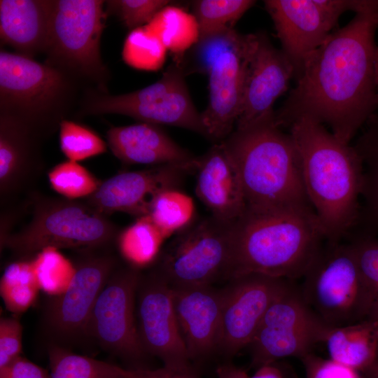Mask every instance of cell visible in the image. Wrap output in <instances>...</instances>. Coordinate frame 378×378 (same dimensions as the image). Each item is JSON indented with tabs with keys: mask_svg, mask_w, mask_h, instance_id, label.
I'll return each mask as SVG.
<instances>
[{
	"mask_svg": "<svg viewBox=\"0 0 378 378\" xmlns=\"http://www.w3.org/2000/svg\"><path fill=\"white\" fill-rule=\"evenodd\" d=\"M378 7L355 13L308 57L295 86L274 111L289 127L306 118L350 144L378 112Z\"/></svg>",
	"mask_w": 378,
	"mask_h": 378,
	"instance_id": "cell-1",
	"label": "cell"
},
{
	"mask_svg": "<svg viewBox=\"0 0 378 378\" xmlns=\"http://www.w3.org/2000/svg\"><path fill=\"white\" fill-rule=\"evenodd\" d=\"M289 130L300 153L307 195L325 239L340 242L359 223L361 159L353 145L320 123L303 118Z\"/></svg>",
	"mask_w": 378,
	"mask_h": 378,
	"instance_id": "cell-2",
	"label": "cell"
},
{
	"mask_svg": "<svg viewBox=\"0 0 378 378\" xmlns=\"http://www.w3.org/2000/svg\"><path fill=\"white\" fill-rule=\"evenodd\" d=\"M325 237L311 206L246 209L234 223L227 281L256 273L294 280L302 278Z\"/></svg>",
	"mask_w": 378,
	"mask_h": 378,
	"instance_id": "cell-3",
	"label": "cell"
},
{
	"mask_svg": "<svg viewBox=\"0 0 378 378\" xmlns=\"http://www.w3.org/2000/svg\"><path fill=\"white\" fill-rule=\"evenodd\" d=\"M223 141L239 169L247 209L312 207L297 146L290 132L275 124L274 115L235 130Z\"/></svg>",
	"mask_w": 378,
	"mask_h": 378,
	"instance_id": "cell-4",
	"label": "cell"
},
{
	"mask_svg": "<svg viewBox=\"0 0 378 378\" xmlns=\"http://www.w3.org/2000/svg\"><path fill=\"white\" fill-rule=\"evenodd\" d=\"M76 80L57 66L1 50V115L18 119L45 137L64 120Z\"/></svg>",
	"mask_w": 378,
	"mask_h": 378,
	"instance_id": "cell-5",
	"label": "cell"
},
{
	"mask_svg": "<svg viewBox=\"0 0 378 378\" xmlns=\"http://www.w3.org/2000/svg\"><path fill=\"white\" fill-rule=\"evenodd\" d=\"M118 228L107 216L86 202L44 197L34 202L30 221L1 244L14 253L27 256L48 248H94L108 244Z\"/></svg>",
	"mask_w": 378,
	"mask_h": 378,
	"instance_id": "cell-6",
	"label": "cell"
},
{
	"mask_svg": "<svg viewBox=\"0 0 378 378\" xmlns=\"http://www.w3.org/2000/svg\"><path fill=\"white\" fill-rule=\"evenodd\" d=\"M302 278V298L327 326L368 319L369 294L349 243L326 241Z\"/></svg>",
	"mask_w": 378,
	"mask_h": 378,
	"instance_id": "cell-7",
	"label": "cell"
},
{
	"mask_svg": "<svg viewBox=\"0 0 378 378\" xmlns=\"http://www.w3.org/2000/svg\"><path fill=\"white\" fill-rule=\"evenodd\" d=\"M104 1H54L46 63L76 79L91 81L101 92L106 88L108 70L100 54V39L106 12Z\"/></svg>",
	"mask_w": 378,
	"mask_h": 378,
	"instance_id": "cell-8",
	"label": "cell"
},
{
	"mask_svg": "<svg viewBox=\"0 0 378 378\" xmlns=\"http://www.w3.org/2000/svg\"><path fill=\"white\" fill-rule=\"evenodd\" d=\"M80 113L124 115L141 122L179 127L206 137L201 114L185 81L184 69L178 63L170 65L155 83L134 92L118 95L88 92Z\"/></svg>",
	"mask_w": 378,
	"mask_h": 378,
	"instance_id": "cell-9",
	"label": "cell"
},
{
	"mask_svg": "<svg viewBox=\"0 0 378 378\" xmlns=\"http://www.w3.org/2000/svg\"><path fill=\"white\" fill-rule=\"evenodd\" d=\"M234 223L212 216L194 221L161 253L156 270L172 287L211 286L218 279L227 280Z\"/></svg>",
	"mask_w": 378,
	"mask_h": 378,
	"instance_id": "cell-10",
	"label": "cell"
},
{
	"mask_svg": "<svg viewBox=\"0 0 378 378\" xmlns=\"http://www.w3.org/2000/svg\"><path fill=\"white\" fill-rule=\"evenodd\" d=\"M291 281L272 302L248 345L251 365L256 369L287 357L301 359L323 342L330 327Z\"/></svg>",
	"mask_w": 378,
	"mask_h": 378,
	"instance_id": "cell-11",
	"label": "cell"
},
{
	"mask_svg": "<svg viewBox=\"0 0 378 378\" xmlns=\"http://www.w3.org/2000/svg\"><path fill=\"white\" fill-rule=\"evenodd\" d=\"M280 41L297 80L308 57L327 39L346 11L367 10L372 0H265Z\"/></svg>",
	"mask_w": 378,
	"mask_h": 378,
	"instance_id": "cell-12",
	"label": "cell"
},
{
	"mask_svg": "<svg viewBox=\"0 0 378 378\" xmlns=\"http://www.w3.org/2000/svg\"><path fill=\"white\" fill-rule=\"evenodd\" d=\"M290 281L256 273L230 279L220 289L218 351L232 356L248 346L267 309Z\"/></svg>",
	"mask_w": 378,
	"mask_h": 378,
	"instance_id": "cell-13",
	"label": "cell"
},
{
	"mask_svg": "<svg viewBox=\"0 0 378 378\" xmlns=\"http://www.w3.org/2000/svg\"><path fill=\"white\" fill-rule=\"evenodd\" d=\"M141 277L132 267L114 271L99 295L87 329L105 349L132 361L146 354L135 319V295Z\"/></svg>",
	"mask_w": 378,
	"mask_h": 378,
	"instance_id": "cell-14",
	"label": "cell"
},
{
	"mask_svg": "<svg viewBox=\"0 0 378 378\" xmlns=\"http://www.w3.org/2000/svg\"><path fill=\"white\" fill-rule=\"evenodd\" d=\"M136 312L137 330L146 353L171 368L191 366L174 304L172 287L155 270L141 277Z\"/></svg>",
	"mask_w": 378,
	"mask_h": 378,
	"instance_id": "cell-15",
	"label": "cell"
},
{
	"mask_svg": "<svg viewBox=\"0 0 378 378\" xmlns=\"http://www.w3.org/2000/svg\"><path fill=\"white\" fill-rule=\"evenodd\" d=\"M257 41L256 34H241L223 52L208 74L209 101L201 118L206 137L219 143L233 132L239 115L248 62Z\"/></svg>",
	"mask_w": 378,
	"mask_h": 378,
	"instance_id": "cell-16",
	"label": "cell"
},
{
	"mask_svg": "<svg viewBox=\"0 0 378 378\" xmlns=\"http://www.w3.org/2000/svg\"><path fill=\"white\" fill-rule=\"evenodd\" d=\"M195 162L164 164L119 173L101 183L85 202L108 216L122 212L140 218L147 216L156 196L164 190L178 188L184 177L195 172Z\"/></svg>",
	"mask_w": 378,
	"mask_h": 378,
	"instance_id": "cell-17",
	"label": "cell"
},
{
	"mask_svg": "<svg viewBox=\"0 0 378 378\" xmlns=\"http://www.w3.org/2000/svg\"><path fill=\"white\" fill-rule=\"evenodd\" d=\"M294 68L281 49L267 34L257 33L244 81L236 129L241 130L274 115L275 101L288 88Z\"/></svg>",
	"mask_w": 378,
	"mask_h": 378,
	"instance_id": "cell-18",
	"label": "cell"
},
{
	"mask_svg": "<svg viewBox=\"0 0 378 378\" xmlns=\"http://www.w3.org/2000/svg\"><path fill=\"white\" fill-rule=\"evenodd\" d=\"M112 256L88 258L76 267L67 288L55 296L48 312V322L57 332L71 335L88 329L99 294L114 272Z\"/></svg>",
	"mask_w": 378,
	"mask_h": 378,
	"instance_id": "cell-19",
	"label": "cell"
},
{
	"mask_svg": "<svg viewBox=\"0 0 378 378\" xmlns=\"http://www.w3.org/2000/svg\"><path fill=\"white\" fill-rule=\"evenodd\" d=\"M172 290L178 326L190 361L200 360L217 351L221 290L211 285L172 287Z\"/></svg>",
	"mask_w": 378,
	"mask_h": 378,
	"instance_id": "cell-20",
	"label": "cell"
},
{
	"mask_svg": "<svg viewBox=\"0 0 378 378\" xmlns=\"http://www.w3.org/2000/svg\"><path fill=\"white\" fill-rule=\"evenodd\" d=\"M195 192L213 217L235 222L246 209L240 174L223 141L198 158Z\"/></svg>",
	"mask_w": 378,
	"mask_h": 378,
	"instance_id": "cell-21",
	"label": "cell"
},
{
	"mask_svg": "<svg viewBox=\"0 0 378 378\" xmlns=\"http://www.w3.org/2000/svg\"><path fill=\"white\" fill-rule=\"evenodd\" d=\"M28 125L13 117L0 118V195L2 203L26 189L42 169L39 141Z\"/></svg>",
	"mask_w": 378,
	"mask_h": 378,
	"instance_id": "cell-22",
	"label": "cell"
},
{
	"mask_svg": "<svg viewBox=\"0 0 378 378\" xmlns=\"http://www.w3.org/2000/svg\"><path fill=\"white\" fill-rule=\"evenodd\" d=\"M107 143L113 154L125 164L154 166L188 164L197 161L157 125L140 122L112 127Z\"/></svg>",
	"mask_w": 378,
	"mask_h": 378,
	"instance_id": "cell-23",
	"label": "cell"
},
{
	"mask_svg": "<svg viewBox=\"0 0 378 378\" xmlns=\"http://www.w3.org/2000/svg\"><path fill=\"white\" fill-rule=\"evenodd\" d=\"M53 5L54 1L47 0H1V41L31 58L46 52Z\"/></svg>",
	"mask_w": 378,
	"mask_h": 378,
	"instance_id": "cell-24",
	"label": "cell"
},
{
	"mask_svg": "<svg viewBox=\"0 0 378 378\" xmlns=\"http://www.w3.org/2000/svg\"><path fill=\"white\" fill-rule=\"evenodd\" d=\"M323 343L329 358L362 372L378 359V321L329 327Z\"/></svg>",
	"mask_w": 378,
	"mask_h": 378,
	"instance_id": "cell-25",
	"label": "cell"
},
{
	"mask_svg": "<svg viewBox=\"0 0 378 378\" xmlns=\"http://www.w3.org/2000/svg\"><path fill=\"white\" fill-rule=\"evenodd\" d=\"M363 167L360 217L361 230L378 232V112L368 120L353 145Z\"/></svg>",
	"mask_w": 378,
	"mask_h": 378,
	"instance_id": "cell-26",
	"label": "cell"
},
{
	"mask_svg": "<svg viewBox=\"0 0 378 378\" xmlns=\"http://www.w3.org/2000/svg\"><path fill=\"white\" fill-rule=\"evenodd\" d=\"M143 27L174 55L178 64L181 63L185 52L197 43L200 38L195 15L174 6L163 8Z\"/></svg>",
	"mask_w": 378,
	"mask_h": 378,
	"instance_id": "cell-27",
	"label": "cell"
},
{
	"mask_svg": "<svg viewBox=\"0 0 378 378\" xmlns=\"http://www.w3.org/2000/svg\"><path fill=\"white\" fill-rule=\"evenodd\" d=\"M164 239L148 216L137 218L116 239L121 256L137 270L150 265L159 258Z\"/></svg>",
	"mask_w": 378,
	"mask_h": 378,
	"instance_id": "cell-28",
	"label": "cell"
},
{
	"mask_svg": "<svg viewBox=\"0 0 378 378\" xmlns=\"http://www.w3.org/2000/svg\"><path fill=\"white\" fill-rule=\"evenodd\" d=\"M195 214L192 199L178 188H171L156 196L147 216L167 239L190 225Z\"/></svg>",
	"mask_w": 378,
	"mask_h": 378,
	"instance_id": "cell-29",
	"label": "cell"
},
{
	"mask_svg": "<svg viewBox=\"0 0 378 378\" xmlns=\"http://www.w3.org/2000/svg\"><path fill=\"white\" fill-rule=\"evenodd\" d=\"M50 378H125V368L54 346L48 351Z\"/></svg>",
	"mask_w": 378,
	"mask_h": 378,
	"instance_id": "cell-30",
	"label": "cell"
},
{
	"mask_svg": "<svg viewBox=\"0 0 378 378\" xmlns=\"http://www.w3.org/2000/svg\"><path fill=\"white\" fill-rule=\"evenodd\" d=\"M40 288L32 262H14L5 269L0 281V293L8 310L20 314L35 302Z\"/></svg>",
	"mask_w": 378,
	"mask_h": 378,
	"instance_id": "cell-31",
	"label": "cell"
},
{
	"mask_svg": "<svg viewBox=\"0 0 378 378\" xmlns=\"http://www.w3.org/2000/svg\"><path fill=\"white\" fill-rule=\"evenodd\" d=\"M255 3L253 0H197L192 2L200 38L234 29V24Z\"/></svg>",
	"mask_w": 378,
	"mask_h": 378,
	"instance_id": "cell-32",
	"label": "cell"
},
{
	"mask_svg": "<svg viewBox=\"0 0 378 378\" xmlns=\"http://www.w3.org/2000/svg\"><path fill=\"white\" fill-rule=\"evenodd\" d=\"M167 50L160 39L144 27L136 28L127 36L122 59L130 66L144 71H157L165 62Z\"/></svg>",
	"mask_w": 378,
	"mask_h": 378,
	"instance_id": "cell-33",
	"label": "cell"
},
{
	"mask_svg": "<svg viewBox=\"0 0 378 378\" xmlns=\"http://www.w3.org/2000/svg\"><path fill=\"white\" fill-rule=\"evenodd\" d=\"M349 244L369 294L368 319L378 321V238L360 230Z\"/></svg>",
	"mask_w": 378,
	"mask_h": 378,
	"instance_id": "cell-34",
	"label": "cell"
},
{
	"mask_svg": "<svg viewBox=\"0 0 378 378\" xmlns=\"http://www.w3.org/2000/svg\"><path fill=\"white\" fill-rule=\"evenodd\" d=\"M31 261L40 290L57 296L69 286L75 267L57 249L48 248L37 253Z\"/></svg>",
	"mask_w": 378,
	"mask_h": 378,
	"instance_id": "cell-35",
	"label": "cell"
},
{
	"mask_svg": "<svg viewBox=\"0 0 378 378\" xmlns=\"http://www.w3.org/2000/svg\"><path fill=\"white\" fill-rule=\"evenodd\" d=\"M48 180L54 190L70 200L90 196L102 183L78 162L71 160L55 166Z\"/></svg>",
	"mask_w": 378,
	"mask_h": 378,
	"instance_id": "cell-36",
	"label": "cell"
},
{
	"mask_svg": "<svg viewBox=\"0 0 378 378\" xmlns=\"http://www.w3.org/2000/svg\"><path fill=\"white\" fill-rule=\"evenodd\" d=\"M59 130L60 148L69 160L78 162L106 151V143L87 127L63 120Z\"/></svg>",
	"mask_w": 378,
	"mask_h": 378,
	"instance_id": "cell-37",
	"label": "cell"
},
{
	"mask_svg": "<svg viewBox=\"0 0 378 378\" xmlns=\"http://www.w3.org/2000/svg\"><path fill=\"white\" fill-rule=\"evenodd\" d=\"M241 36L232 29L199 39L192 46V70L209 74L216 59L232 47Z\"/></svg>",
	"mask_w": 378,
	"mask_h": 378,
	"instance_id": "cell-38",
	"label": "cell"
},
{
	"mask_svg": "<svg viewBox=\"0 0 378 378\" xmlns=\"http://www.w3.org/2000/svg\"><path fill=\"white\" fill-rule=\"evenodd\" d=\"M169 3L165 0H112L107 1L106 8L133 30L148 24Z\"/></svg>",
	"mask_w": 378,
	"mask_h": 378,
	"instance_id": "cell-39",
	"label": "cell"
},
{
	"mask_svg": "<svg viewBox=\"0 0 378 378\" xmlns=\"http://www.w3.org/2000/svg\"><path fill=\"white\" fill-rule=\"evenodd\" d=\"M306 378H363L360 372L310 353L301 358Z\"/></svg>",
	"mask_w": 378,
	"mask_h": 378,
	"instance_id": "cell-40",
	"label": "cell"
},
{
	"mask_svg": "<svg viewBox=\"0 0 378 378\" xmlns=\"http://www.w3.org/2000/svg\"><path fill=\"white\" fill-rule=\"evenodd\" d=\"M22 328L15 318L0 321V369L19 358L22 351Z\"/></svg>",
	"mask_w": 378,
	"mask_h": 378,
	"instance_id": "cell-41",
	"label": "cell"
},
{
	"mask_svg": "<svg viewBox=\"0 0 378 378\" xmlns=\"http://www.w3.org/2000/svg\"><path fill=\"white\" fill-rule=\"evenodd\" d=\"M125 378H198L192 366L171 368L164 366L158 369L134 368L125 370Z\"/></svg>",
	"mask_w": 378,
	"mask_h": 378,
	"instance_id": "cell-42",
	"label": "cell"
},
{
	"mask_svg": "<svg viewBox=\"0 0 378 378\" xmlns=\"http://www.w3.org/2000/svg\"><path fill=\"white\" fill-rule=\"evenodd\" d=\"M0 378H50V375L45 369L20 356L0 369Z\"/></svg>",
	"mask_w": 378,
	"mask_h": 378,
	"instance_id": "cell-43",
	"label": "cell"
},
{
	"mask_svg": "<svg viewBox=\"0 0 378 378\" xmlns=\"http://www.w3.org/2000/svg\"><path fill=\"white\" fill-rule=\"evenodd\" d=\"M218 378H248L245 370L232 364H222L216 368Z\"/></svg>",
	"mask_w": 378,
	"mask_h": 378,
	"instance_id": "cell-44",
	"label": "cell"
},
{
	"mask_svg": "<svg viewBox=\"0 0 378 378\" xmlns=\"http://www.w3.org/2000/svg\"><path fill=\"white\" fill-rule=\"evenodd\" d=\"M248 378H284L281 370L274 365H267L256 369L255 372Z\"/></svg>",
	"mask_w": 378,
	"mask_h": 378,
	"instance_id": "cell-45",
	"label": "cell"
},
{
	"mask_svg": "<svg viewBox=\"0 0 378 378\" xmlns=\"http://www.w3.org/2000/svg\"><path fill=\"white\" fill-rule=\"evenodd\" d=\"M361 373L363 378H378V359Z\"/></svg>",
	"mask_w": 378,
	"mask_h": 378,
	"instance_id": "cell-46",
	"label": "cell"
}]
</instances>
